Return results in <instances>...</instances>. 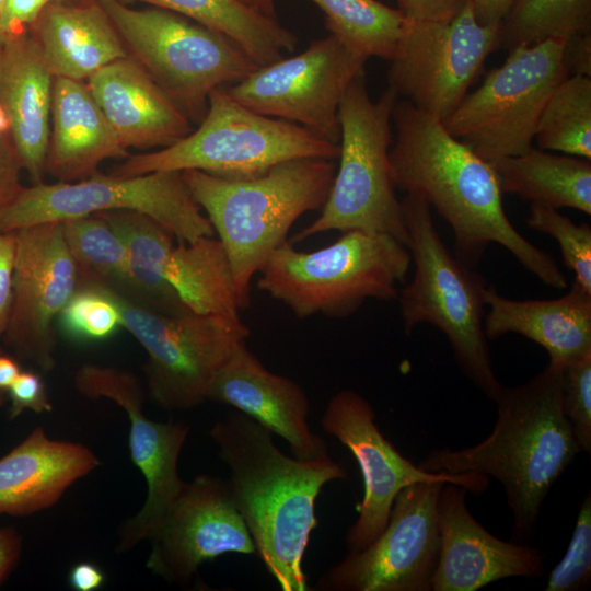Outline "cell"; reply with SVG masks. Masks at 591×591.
<instances>
[{
    "label": "cell",
    "mask_w": 591,
    "mask_h": 591,
    "mask_svg": "<svg viewBox=\"0 0 591 591\" xmlns=\"http://www.w3.org/2000/svg\"><path fill=\"white\" fill-rule=\"evenodd\" d=\"M10 399L9 417L14 419L24 410L30 409L35 414L51 412L50 402L45 382L38 372L22 370L9 389Z\"/></svg>",
    "instance_id": "74e56055"
},
{
    "label": "cell",
    "mask_w": 591,
    "mask_h": 591,
    "mask_svg": "<svg viewBox=\"0 0 591 591\" xmlns=\"http://www.w3.org/2000/svg\"><path fill=\"white\" fill-rule=\"evenodd\" d=\"M502 22L482 24L472 0L449 22L406 21L391 58L389 86L414 106L445 119L501 45Z\"/></svg>",
    "instance_id": "4fadbf2b"
},
{
    "label": "cell",
    "mask_w": 591,
    "mask_h": 591,
    "mask_svg": "<svg viewBox=\"0 0 591 591\" xmlns=\"http://www.w3.org/2000/svg\"><path fill=\"white\" fill-rule=\"evenodd\" d=\"M100 465L84 444L50 439L36 427L0 457V515L26 517L49 509Z\"/></svg>",
    "instance_id": "cb8c5ba5"
},
{
    "label": "cell",
    "mask_w": 591,
    "mask_h": 591,
    "mask_svg": "<svg viewBox=\"0 0 591 591\" xmlns=\"http://www.w3.org/2000/svg\"><path fill=\"white\" fill-rule=\"evenodd\" d=\"M209 433L229 467L232 500L256 555L282 591H309L303 558L317 526L316 499L326 484L347 478L345 468L329 456L286 455L270 431L236 409L216 421Z\"/></svg>",
    "instance_id": "7a4b0ae2"
},
{
    "label": "cell",
    "mask_w": 591,
    "mask_h": 591,
    "mask_svg": "<svg viewBox=\"0 0 591 591\" xmlns=\"http://www.w3.org/2000/svg\"><path fill=\"white\" fill-rule=\"evenodd\" d=\"M2 40H0V45H1Z\"/></svg>",
    "instance_id": "f907efd6"
},
{
    "label": "cell",
    "mask_w": 591,
    "mask_h": 591,
    "mask_svg": "<svg viewBox=\"0 0 591 591\" xmlns=\"http://www.w3.org/2000/svg\"><path fill=\"white\" fill-rule=\"evenodd\" d=\"M410 263L408 248L394 237L350 230L311 252L285 241L258 270L256 285L299 318L316 314L343 318L367 299L397 298Z\"/></svg>",
    "instance_id": "8992f818"
},
{
    "label": "cell",
    "mask_w": 591,
    "mask_h": 591,
    "mask_svg": "<svg viewBox=\"0 0 591 591\" xmlns=\"http://www.w3.org/2000/svg\"><path fill=\"white\" fill-rule=\"evenodd\" d=\"M338 155L339 144L301 125L258 114L233 100L223 86L210 93L207 113L197 129L172 146L127 157L111 174L196 170L247 178L285 161L334 160Z\"/></svg>",
    "instance_id": "52a82bcc"
},
{
    "label": "cell",
    "mask_w": 591,
    "mask_h": 591,
    "mask_svg": "<svg viewBox=\"0 0 591 591\" xmlns=\"http://www.w3.org/2000/svg\"><path fill=\"white\" fill-rule=\"evenodd\" d=\"M15 233L0 232V343L9 324L13 300ZM0 345V351H1Z\"/></svg>",
    "instance_id": "60d3db41"
},
{
    "label": "cell",
    "mask_w": 591,
    "mask_h": 591,
    "mask_svg": "<svg viewBox=\"0 0 591 591\" xmlns=\"http://www.w3.org/2000/svg\"><path fill=\"white\" fill-rule=\"evenodd\" d=\"M564 370L548 363L515 386H501L497 421L480 443L431 451L417 465L427 472L475 473L505 488L513 515L512 538L529 541L549 489L580 452L563 409Z\"/></svg>",
    "instance_id": "3957f363"
},
{
    "label": "cell",
    "mask_w": 591,
    "mask_h": 591,
    "mask_svg": "<svg viewBox=\"0 0 591 591\" xmlns=\"http://www.w3.org/2000/svg\"><path fill=\"white\" fill-rule=\"evenodd\" d=\"M502 193L591 215V161L532 147L491 163Z\"/></svg>",
    "instance_id": "83f0119b"
},
{
    "label": "cell",
    "mask_w": 591,
    "mask_h": 591,
    "mask_svg": "<svg viewBox=\"0 0 591 591\" xmlns=\"http://www.w3.org/2000/svg\"><path fill=\"white\" fill-rule=\"evenodd\" d=\"M563 409L580 451H591V354L564 369Z\"/></svg>",
    "instance_id": "8d00e7d4"
},
{
    "label": "cell",
    "mask_w": 591,
    "mask_h": 591,
    "mask_svg": "<svg viewBox=\"0 0 591 591\" xmlns=\"http://www.w3.org/2000/svg\"><path fill=\"white\" fill-rule=\"evenodd\" d=\"M515 0H472L476 20L482 24L501 23Z\"/></svg>",
    "instance_id": "bcb514c9"
},
{
    "label": "cell",
    "mask_w": 591,
    "mask_h": 591,
    "mask_svg": "<svg viewBox=\"0 0 591 591\" xmlns=\"http://www.w3.org/2000/svg\"><path fill=\"white\" fill-rule=\"evenodd\" d=\"M591 31V0H515L502 20L508 51Z\"/></svg>",
    "instance_id": "d6a6232c"
},
{
    "label": "cell",
    "mask_w": 591,
    "mask_h": 591,
    "mask_svg": "<svg viewBox=\"0 0 591 591\" xmlns=\"http://www.w3.org/2000/svg\"><path fill=\"white\" fill-rule=\"evenodd\" d=\"M14 233L13 300L2 340L16 357L48 372L56 364L54 322L78 288L79 270L60 221Z\"/></svg>",
    "instance_id": "ac0fdd59"
},
{
    "label": "cell",
    "mask_w": 591,
    "mask_h": 591,
    "mask_svg": "<svg viewBox=\"0 0 591 591\" xmlns=\"http://www.w3.org/2000/svg\"><path fill=\"white\" fill-rule=\"evenodd\" d=\"M392 120L394 186L420 195L450 224L455 257L472 268L488 245L497 243L545 285L567 287L554 259L523 237L508 219L491 163L452 136L440 118L406 100L396 102Z\"/></svg>",
    "instance_id": "6da1fadb"
},
{
    "label": "cell",
    "mask_w": 591,
    "mask_h": 591,
    "mask_svg": "<svg viewBox=\"0 0 591 591\" xmlns=\"http://www.w3.org/2000/svg\"><path fill=\"white\" fill-rule=\"evenodd\" d=\"M367 60L329 34L296 56L258 67L227 91L258 114L301 125L339 144V104Z\"/></svg>",
    "instance_id": "5bb4252c"
},
{
    "label": "cell",
    "mask_w": 591,
    "mask_h": 591,
    "mask_svg": "<svg viewBox=\"0 0 591 591\" xmlns=\"http://www.w3.org/2000/svg\"><path fill=\"white\" fill-rule=\"evenodd\" d=\"M528 225L554 237L561 252L565 266L572 270L575 280L591 292V228L575 223L557 209L532 204Z\"/></svg>",
    "instance_id": "e575fe53"
},
{
    "label": "cell",
    "mask_w": 591,
    "mask_h": 591,
    "mask_svg": "<svg viewBox=\"0 0 591 591\" xmlns=\"http://www.w3.org/2000/svg\"><path fill=\"white\" fill-rule=\"evenodd\" d=\"M21 552V534L11 526L0 528V586L13 570Z\"/></svg>",
    "instance_id": "ee69618b"
},
{
    "label": "cell",
    "mask_w": 591,
    "mask_h": 591,
    "mask_svg": "<svg viewBox=\"0 0 591 591\" xmlns=\"http://www.w3.org/2000/svg\"><path fill=\"white\" fill-rule=\"evenodd\" d=\"M86 83L127 150L165 148L193 131L186 114L130 56L106 65Z\"/></svg>",
    "instance_id": "7402d4cb"
},
{
    "label": "cell",
    "mask_w": 591,
    "mask_h": 591,
    "mask_svg": "<svg viewBox=\"0 0 591 591\" xmlns=\"http://www.w3.org/2000/svg\"><path fill=\"white\" fill-rule=\"evenodd\" d=\"M484 300L487 338L520 334L545 348L548 363L563 370L591 354V292L576 281L558 299L511 300L487 286Z\"/></svg>",
    "instance_id": "d4e9b609"
},
{
    "label": "cell",
    "mask_w": 591,
    "mask_h": 591,
    "mask_svg": "<svg viewBox=\"0 0 591 591\" xmlns=\"http://www.w3.org/2000/svg\"><path fill=\"white\" fill-rule=\"evenodd\" d=\"M149 541L147 568L176 583L188 582L200 565L221 555L256 554L228 480L210 474L185 482Z\"/></svg>",
    "instance_id": "d6986e66"
},
{
    "label": "cell",
    "mask_w": 591,
    "mask_h": 591,
    "mask_svg": "<svg viewBox=\"0 0 591 591\" xmlns=\"http://www.w3.org/2000/svg\"><path fill=\"white\" fill-rule=\"evenodd\" d=\"M125 48L199 124L210 93L236 83L259 66L231 38L184 15L157 7L134 9L121 0H99Z\"/></svg>",
    "instance_id": "9c48e42d"
},
{
    "label": "cell",
    "mask_w": 591,
    "mask_h": 591,
    "mask_svg": "<svg viewBox=\"0 0 591 591\" xmlns=\"http://www.w3.org/2000/svg\"><path fill=\"white\" fill-rule=\"evenodd\" d=\"M375 418L370 403L352 390L337 392L321 418L323 430L352 453L363 478V497L357 505L358 518L346 535L348 552L364 549L383 532L394 500L406 486L441 480L480 494L489 484V477L480 474L421 470L383 436Z\"/></svg>",
    "instance_id": "9a60e30c"
},
{
    "label": "cell",
    "mask_w": 591,
    "mask_h": 591,
    "mask_svg": "<svg viewBox=\"0 0 591 591\" xmlns=\"http://www.w3.org/2000/svg\"><path fill=\"white\" fill-rule=\"evenodd\" d=\"M27 31L55 78L86 81L106 65L128 56L99 0L51 3Z\"/></svg>",
    "instance_id": "4316f807"
},
{
    "label": "cell",
    "mask_w": 591,
    "mask_h": 591,
    "mask_svg": "<svg viewBox=\"0 0 591 591\" xmlns=\"http://www.w3.org/2000/svg\"><path fill=\"white\" fill-rule=\"evenodd\" d=\"M466 493L467 489L452 483L440 489L437 500L440 554L431 590L476 591L505 578L541 577L544 554L487 532L467 510Z\"/></svg>",
    "instance_id": "ffe728a7"
},
{
    "label": "cell",
    "mask_w": 591,
    "mask_h": 591,
    "mask_svg": "<svg viewBox=\"0 0 591 591\" xmlns=\"http://www.w3.org/2000/svg\"><path fill=\"white\" fill-rule=\"evenodd\" d=\"M58 318L65 335L76 341L103 340L121 327L120 311L113 298L86 281H79Z\"/></svg>",
    "instance_id": "836d02e7"
},
{
    "label": "cell",
    "mask_w": 591,
    "mask_h": 591,
    "mask_svg": "<svg viewBox=\"0 0 591 591\" xmlns=\"http://www.w3.org/2000/svg\"><path fill=\"white\" fill-rule=\"evenodd\" d=\"M127 1V0H126ZM184 15L234 40L259 67L292 53L297 36L237 0H128Z\"/></svg>",
    "instance_id": "f1b7e54d"
},
{
    "label": "cell",
    "mask_w": 591,
    "mask_h": 591,
    "mask_svg": "<svg viewBox=\"0 0 591 591\" xmlns=\"http://www.w3.org/2000/svg\"><path fill=\"white\" fill-rule=\"evenodd\" d=\"M68 581L76 591H95L103 586L105 575L95 564L80 561L70 569Z\"/></svg>",
    "instance_id": "f6af8a7d"
},
{
    "label": "cell",
    "mask_w": 591,
    "mask_h": 591,
    "mask_svg": "<svg viewBox=\"0 0 591 591\" xmlns=\"http://www.w3.org/2000/svg\"><path fill=\"white\" fill-rule=\"evenodd\" d=\"M22 371L19 361L0 351V406L3 405L8 397V392L16 376Z\"/></svg>",
    "instance_id": "7dc6e473"
},
{
    "label": "cell",
    "mask_w": 591,
    "mask_h": 591,
    "mask_svg": "<svg viewBox=\"0 0 591 591\" xmlns=\"http://www.w3.org/2000/svg\"><path fill=\"white\" fill-rule=\"evenodd\" d=\"M116 302L121 327L148 355L143 371L154 404L167 410L189 409L208 401L223 363L250 336L240 316L164 313L90 280Z\"/></svg>",
    "instance_id": "30bf717a"
},
{
    "label": "cell",
    "mask_w": 591,
    "mask_h": 591,
    "mask_svg": "<svg viewBox=\"0 0 591 591\" xmlns=\"http://www.w3.org/2000/svg\"><path fill=\"white\" fill-rule=\"evenodd\" d=\"M60 222L79 279L103 283L139 302L128 247L108 221L93 213Z\"/></svg>",
    "instance_id": "f546056e"
},
{
    "label": "cell",
    "mask_w": 591,
    "mask_h": 591,
    "mask_svg": "<svg viewBox=\"0 0 591 591\" xmlns=\"http://www.w3.org/2000/svg\"><path fill=\"white\" fill-rule=\"evenodd\" d=\"M398 94L390 86L373 101L364 70L348 85L338 108L339 167L320 216L291 244L327 231L362 230L407 244L401 200L391 176L392 114Z\"/></svg>",
    "instance_id": "ba28073f"
},
{
    "label": "cell",
    "mask_w": 591,
    "mask_h": 591,
    "mask_svg": "<svg viewBox=\"0 0 591 591\" xmlns=\"http://www.w3.org/2000/svg\"><path fill=\"white\" fill-rule=\"evenodd\" d=\"M245 7L274 20H278L274 0H237Z\"/></svg>",
    "instance_id": "c3c4849f"
},
{
    "label": "cell",
    "mask_w": 591,
    "mask_h": 591,
    "mask_svg": "<svg viewBox=\"0 0 591 591\" xmlns=\"http://www.w3.org/2000/svg\"><path fill=\"white\" fill-rule=\"evenodd\" d=\"M397 10L409 22H449L471 0H396Z\"/></svg>",
    "instance_id": "ab89813d"
},
{
    "label": "cell",
    "mask_w": 591,
    "mask_h": 591,
    "mask_svg": "<svg viewBox=\"0 0 591 591\" xmlns=\"http://www.w3.org/2000/svg\"><path fill=\"white\" fill-rule=\"evenodd\" d=\"M591 581V496L587 494L577 515L576 526L560 561L551 571L546 591H577Z\"/></svg>",
    "instance_id": "d590c367"
},
{
    "label": "cell",
    "mask_w": 591,
    "mask_h": 591,
    "mask_svg": "<svg viewBox=\"0 0 591 591\" xmlns=\"http://www.w3.org/2000/svg\"><path fill=\"white\" fill-rule=\"evenodd\" d=\"M208 399L232 406L282 438L300 460L328 457L308 424L309 399L293 380L269 371L242 343L217 372Z\"/></svg>",
    "instance_id": "44dd1931"
},
{
    "label": "cell",
    "mask_w": 591,
    "mask_h": 591,
    "mask_svg": "<svg viewBox=\"0 0 591 591\" xmlns=\"http://www.w3.org/2000/svg\"><path fill=\"white\" fill-rule=\"evenodd\" d=\"M22 162L11 137L8 119L0 106V211L24 187L21 184Z\"/></svg>",
    "instance_id": "f35d334b"
},
{
    "label": "cell",
    "mask_w": 591,
    "mask_h": 591,
    "mask_svg": "<svg viewBox=\"0 0 591 591\" xmlns=\"http://www.w3.org/2000/svg\"><path fill=\"white\" fill-rule=\"evenodd\" d=\"M564 44L547 39L509 50L442 120L445 129L489 163L526 152L549 94L568 76Z\"/></svg>",
    "instance_id": "7c38bea8"
},
{
    "label": "cell",
    "mask_w": 591,
    "mask_h": 591,
    "mask_svg": "<svg viewBox=\"0 0 591 591\" xmlns=\"http://www.w3.org/2000/svg\"><path fill=\"white\" fill-rule=\"evenodd\" d=\"M336 173L333 160L301 158L247 178L186 170L183 179L225 248L242 309L251 280L305 212L321 210Z\"/></svg>",
    "instance_id": "277c9868"
},
{
    "label": "cell",
    "mask_w": 591,
    "mask_h": 591,
    "mask_svg": "<svg viewBox=\"0 0 591 591\" xmlns=\"http://www.w3.org/2000/svg\"><path fill=\"white\" fill-rule=\"evenodd\" d=\"M129 155L86 81L55 78L45 172L76 182L96 174L105 160Z\"/></svg>",
    "instance_id": "484cf974"
},
{
    "label": "cell",
    "mask_w": 591,
    "mask_h": 591,
    "mask_svg": "<svg viewBox=\"0 0 591 591\" xmlns=\"http://www.w3.org/2000/svg\"><path fill=\"white\" fill-rule=\"evenodd\" d=\"M401 209L415 267L412 282L397 296L404 331L410 334L424 323L439 328L465 376L495 401L502 384L496 378L484 332L487 283L448 251L431 207L420 195L406 193Z\"/></svg>",
    "instance_id": "5b68a950"
},
{
    "label": "cell",
    "mask_w": 591,
    "mask_h": 591,
    "mask_svg": "<svg viewBox=\"0 0 591 591\" xmlns=\"http://www.w3.org/2000/svg\"><path fill=\"white\" fill-rule=\"evenodd\" d=\"M534 139L538 149L591 160V77L567 76L554 88Z\"/></svg>",
    "instance_id": "1f68e13d"
},
{
    "label": "cell",
    "mask_w": 591,
    "mask_h": 591,
    "mask_svg": "<svg viewBox=\"0 0 591 591\" xmlns=\"http://www.w3.org/2000/svg\"><path fill=\"white\" fill-rule=\"evenodd\" d=\"M68 1L83 0H5L0 18L1 36L27 31L46 7Z\"/></svg>",
    "instance_id": "b9f144b4"
},
{
    "label": "cell",
    "mask_w": 591,
    "mask_h": 591,
    "mask_svg": "<svg viewBox=\"0 0 591 591\" xmlns=\"http://www.w3.org/2000/svg\"><path fill=\"white\" fill-rule=\"evenodd\" d=\"M74 387L91 399L107 398L120 406L129 419V451L147 483V498L138 513L118 529L117 553L149 540L164 513L183 488L177 465L189 433L183 421H154L143 412L144 391L132 372L95 363L82 364Z\"/></svg>",
    "instance_id": "e0dca14e"
},
{
    "label": "cell",
    "mask_w": 591,
    "mask_h": 591,
    "mask_svg": "<svg viewBox=\"0 0 591 591\" xmlns=\"http://www.w3.org/2000/svg\"><path fill=\"white\" fill-rule=\"evenodd\" d=\"M54 79L28 31L3 37L0 45V106L23 170L33 184L42 183L46 173Z\"/></svg>",
    "instance_id": "603a6c76"
},
{
    "label": "cell",
    "mask_w": 591,
    "mask_h": 591,
    "mask_svg": "<svg viewBox=\"0 0 591 591\" xmlns=\"http://www.w3.org/2000/svg\"><path fill=\"white\" fill-rule=\"evenodd\" d=\"M325 15V25L351 50L367 57L391 60L406 20L378 0H310Z\"/></svg>",
    "instance_id": "4dcf8cb0"
},
{
    "label": "cell",
    "mask_w": 591,
    "mask_h": 591,
    "mask_svg": "<svg viewBox=\"0 0 591 591\" xmlns=\"http://www.w3.org/2000/svg\"><path fill=\"white\" fill-rule=\"evenodd\" d=\"M563 66L568 76L591 77V31L565 39Z\"/></svg>",
    "instance_id": "7bdbcfd3"
},
{
    "label": "cell",
    "mask_w": 591,
    "mask_h": 591,
    "mask_svg": "<svg viewBox=\"0 0 591 591\" xmlns=\"http://www.w3.org/2000/svg\"><path fill=\"white\" fill-rule=\"evenodd\" d=\"M444 482L416 483L396 496L383 532L348 552L316 582L322 591H431L439 561L437 500Z\"/></svg>",
    "instance_id": "2e32d148"
},
{
    "label": "cell",
    "mask_w": 591,
    "mask_h": 591,
    "mask_svg": "<svg viewBox=\"0 0 591 591\" xmlns=\"http://www.w3.org/2000/svg\"><path fill=\"white\" fill-rule=\"evenodd\" d=\"M104 211H134L161 224L177 242L213 236L208 218L192 197L182 172L135 176L96 174L76 182L33 184L0 211V232L59 222Z\"/></svg>",
    "instance_id": "8fae6325"
},
{
    "label": "cell",
    "mask_w": 591,
    "mask_h": 591,
    "mask_svg": "<svg viewBox=\"0 0 591 591\" xmlns=\"http://www.w3.org/2000/svg\"><path fill=\"white\" fill-rule=\"evenodd\" d=\"M4 2H5V0H0V18H1V14H2ZM2 39H3V37L0 34V40H2Z\"/></svg>",
    "instance_id": "681fc988"
}]
</instances>
